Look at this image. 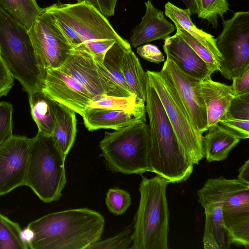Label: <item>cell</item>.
Returning a JSON list of instances; mask_svg holds the SVG:
<instances>
[{
    "label": "cell",
    "instance_id": "1f68e13d",
    "mask_svg": "<svg viewBox=\"0 0 249 249\" xmlns=\"http://www.w3.org/2000/svg\"><path fill=\"white\" fill-rule=\"evenodd\" d=\"M106 204L108 211L115 215L124 214L131 204L129 193L118 188H110L106 194Z\"/></svg>",
    "mask_w": 249,
    "mask_h": 249
},
{
    "label": "cell",
    "instance_id": "bcb514c9",
    "mask_svg": "<svg viewBox=\"0 0 249 249\" xmlns=\"http://www.w3.org/2000/svg\"><path fill=\"white\" fill-rule=\"evenodd\" d=\"M85 0L87 2H88V3H90V4H91L94 6V3H93L92 0Z\"/></svg>",
    "mask_w": 249,
    "mask_h": 249
},
{
    "label": "cell",
    "instance_id": "f546056e",
    "mask_svg": "<svg viewBox=\"0 0 249 249\" xmlns=\"http://www.w3.org/2000/svg\"><path fill=\"white\" fill-rule=\"evenodd\" d=\"M197 7V15L199 18L206 19L209 24L216 29L218 17L223 18L229 10V4L227 0H195Z\"/></svg>",
    "mask_w": 249,
    "mask_h": 249
},
{
    "label": "cell",
    "instance_id": "3957f363",
    "mask_svg": "<svg viewBox=\"0 0 249 249\" xmlns=\"http://www.w3.org/2000/svg\"><path fill=\"white\" fill-rule=\"evenodd\" d=\"M169 184L158 175L150 178L142 176L130 249L168 248L169 211L166 191Z\"/></svg>",
    "mask_w": 249,
    "mask_h": 249
},
{
    "label": "cell",
    "instance_id": "8d00e7d4",
    "mask_svg": "<svg viewBox=\"0 0 249 249\" xmlns=\"http://www.w3.org/2000/svg\"><path fill=\"white\" fill-rule=\"evenodd\" d=\"M116 42L114 39H98L83 43L85 49L96 59L103 62L107 51Z\"/></svg>",
    "mask_w": 249,
    "mask_h": 249
},
{
    "label": "cell",
    "instance_id": "603a6c76",
    "mask_svg": "<svg viewBox=\"0 0 249 249\" xmlns=\"http://www.w3.org/2000/svg\"><path fill=\"white\" fill-rule=\"evenodd\" d=\"M165 15L175 24L176 27L183 29L207 48L216 57L222 60L216 47L215 38L211 34L197 28L191 18L189 9H181L170 2L164 5Z\"/></svg>",
    "mask_w": 249,
    "mask_h": 249
},
{
    "label": "cell",
    "instance_id": "ffe728a7",
    "mask_svg": "<svg viewBox=\"0 0 249 249\" xmlns=\"http://www.w3.org/2000/svg\"><path fill=\"white\" fill-rule=\"evenodd\" d=\"M81 116L85 126L90 131L100 129L116 130L138 122H146L145 114L97 108H87Z\"/></svg>",
    "mask_w": 249,
    "mask_h": 249
},
{
    "label": "cell",
    "instance_id": "83f0119b",
    "mask_svg": "<svg viewBox=\"0 0 249 249\" xmlns=\"http://www.w3.org/2000/svg\"><path fill=\"white\" fill-rule=\"evenodd\" d=\"M130 47L129 43L123 44L116 41L106 53L103 62L113 81L129 96L133 94L129 91L124 80L121 62L124 51Z\"/></svg>",
    "mask_w": 249,
    "mask_h": 249
},
{
    "label": "cell",
    "instance_id": "d6986e66",
    "mask_svg": "<svg viewBox=\"0 0 249 249\" xmlns=\"http://www.w3.org/2000/svg\"><path fill=\"white\" fill-rule=\"evenodd\" d=\"M201 90L208 128L218 124L226 116L231 101L235 96L231 85L213 81L211 76L201 82Z\"/></svg>",
    "mask_w": 249,
    "mask_h": 249
},
{
    "label": "cell",
    "instance_id": "e0dca14e",
    "mask_svg": "<svg viewBox=\"0 0 249 249\" xmlns=\"http://www.w3.org/2000/svg\"><path fill=\"white\" fill-rule=\"evenodd\" d=\"M163 48L166 59L173 61L184 73L201 81L211 76L206 63L177 32L164 40Z\"/></svg>",
    "mask_w": 249,
    "mask_h": 249
},
{
    "label": "cell",
    "instance_id": "2e32d148",
    "mask_svg": "<svg viewBox=\"0 0 249 249\" xmlns=\"http://www.w3.org/2000/svg\"><path fill=\"white\" fill-rule=\"evenodd\" d=\"M224 227L232 244L249 249V188L230 196L222 209Z\"/></svg>",
    "mask_w": 249,
    "mask_h": 249
},
{
    "label": "cell",
    "instance_id": "4316f807",
    "mask_svg": "<svg viewBox=\"0 0 249 249\" xmlns=\"http://www.w3.org/2000/svg\"><path fill=\"white\" fill-rule=\"evenodd\" d=\"M89 108L122 111L130 113L145 114V102L133 94L128 97L102 95L92 98Z\"/></svg>",
    "mask_w": 249,
    "mask_h": 249
},
{
    "label": "cell",
    "instance_id": "4dcf8cb0",
    "mask_svg": "<svg viewBox=\"0 0 249 249\" xmlns=\"http://www.w3.org/2000/svg\"><path fill=\"white\" fill-rule=\"evenodd\" d=\"M176 28V32L204 60L212 73L219 71L221 60L216 57L186 31L179 27Z\"/></svg>",
    "mask_w": 249,
    "mask_h": 249
},
{
    "label": "cell",
    "instance_id": "8fae6325",
    "mask_svg": "<svg viewBox=\"0 0 249 249\" xmlns=\"http://www.w3.org/2000/svg\"><path fill=\"white\" fill-rule=\"evenodd\" d=\"M82 43L72 49L58 69L78 82L93 98L102 95L130 96L113 81L103 63L94 58Z\"/></svg>",
    "mask_w": 249,
    "mask_h": 249
},
{
    "label": "cell",
    "instance_id": "ee69618b",
    "mask_svg": "<svg viewBox=\"0 0 249 249\" xmlns=\"http://www.w3.org/2000/svg\"><path fill=\"white\" fill-rule=\"evenodd\" d=\"M34 237V232L29 227L27 226L25 228L21 230L20 233V238L22 241L26 244L28 247L29 244L33 240ZM29 248V247H28Z\"/></svg>",
    "mask_w": 249,
    "mask_h": 249
},
{
    "label": "cell",
    "instance_id": "7bdbcfd3",
    "mask_svg": "<svg viewBox=\"0 0 249 249\" xmlns=\"http://www.w3.org/2000/svg\"><path fill=\"white\" fill-rule=\"evenodd\" d=\"M238 179L249 184V160H248L239 169Z\"/></svg>",
    "mask_w": 249,
    "mask_h": 249
},
{
    "label": "cell",
    "instance_id": "9c48e42d",
    "mask_svg": "<svg viewBox=\"0 0 249 249\" xmlns=\"http://www.w3.org/2000/svg\"><path fill=\"white\" fill-rule=\"evenodd\" d=\"M223 27L215 38L222 57L219 71L231 81L249 67V11L234 13L231 18L223 20Z\"/></svg>",
    "mask_w": 249,
    "mask_h": 249
},
{
    "label": "cell",
    "instance_id": "cb8c5ba5",
    "mask_svg": "<svg viewBox=\"0 0 249 249\" xmlns=\"http://www.w3.org/2000/svg\"><path fill=\"white\" fill-rule=\"evenodd\" d=\"M77 133L75 112L57 104L55 120L51 136L55 144L67 156L72 148Z\"/></svg>",
    "mask_w": 249,
    "mask_h": 249
},
{
    "label": "cell",
    "instance_id": "277c9868",
    "mask_svg": "<svg viewBox=\"0 0 249 249\" xmlns=\"http://www.w3.org/2000/svg\"><path fill=\"white\" fill-rule=\"evenodd\" d=\"M0 57L24 91L41 89L45 70L39 63L28 30L0 7Z\"/></svg>",
    "mask_w": 249,
    "mask_h": 249
},
{
    "label": "cell",
    "instance_id": "8992f818",
    "mask_svg": "<svg viewBox=\"0 0 249 249\" xmlns=\"http://www.w3.org/2000/svg\"><path fill=\"white\" fill-rule=\"evenodd\" d=\"M99 146L101 156L110 170L125 175H142L149 172V140L146 122L105 132Z\"/></svg>",
    "mask_w": 249,
    "mask_h": 249
},
{
    "label": "cell",
    "instance_id": "f1b7e54d",
    "mask_svg": "<svg viewBox=\"0 0 249 249\" xmlns=\"http://www.w3.org/2000/svg\"><path fill=\"white\" fill-rule=\"evenodd\" d=\"M21 229L0 213V249H28L20 238Z\"/></svg>",
    "mask_w": 249,
    "mask_h": 249
},
{
    "label": "cell",
    "instance_id": "e575fe53",
    "mask_svg": "<svg viewBox=\"0 0 249 249\" xmlns=\"http://www.w3.org/2000/svg\"><path fill=\"white\" fill-rule=\"evenodd\" d=\"M218 124L240 140L249 138V120L226 116L219 121Z\"/></svg>",
    "mask_w": 249,
    "mask_h": 249
},
{
    "label": "cell",
    "instance_id": "30bf717a",
    "mask_svg": "<svg viewBox=\"0 0 249 249\" xmlns=\"http://www.w3.org/2000/svg\"><path fill=\"white\" fill-rule=\"evenodd\" d=\"M43 10L62 19L77 33L83 43L107 39L129 43L116 32L105 16L85 0L72 4L58 2Z\"/></svg>",
    "mask_w": 249,
    "mask_h": 249
},
{
    "label": "cell",
    "instance_id": "7a4b0ae2",
    "mask_svg": "<svg viewBox=\"0 0 249 249\" xmlns=\"http://www.w3.org/2000/svg\"><path fill=\"white\" fill-rule=\"evenodd\" d=\"M145 102L149 120V172L169 183L187 180L194 165L181 147L158 94L148 83Z\"/></svg>",
    "mask_w": 249,
    "mask_h": 249
},
{
    "label": "cell",
    "instance_id": "6da1fadb",
    "mask_svg": "<svg viewBox=\"0 0 249 249\" xmlns=\"http://www.w3.org/2000/svg\"><path fill=\"white\" fill-rule=\"evenodd\" d=\"M105 218L87 208L73 209L47 214L29 223L34 232L30 249H87L104 231Z\"/></svg>",
    "mask_w": 249,
    "mask_h": 249
},
{
    "label": "cell",
    "instance_id": "ab89813d",
    "mask_svg": "<svg viewBox=\"0 0 249 249\" xmlns=\"http://www.w3.org/2000/svg\"><path fill=\"white\" fill-rule=\"evenodd\" d=\"M231 85L235 96L249 92V67L242 73L232 78Z\"/></svg>",
    "mask_w": 249,
    "mask_h": 249
},
{
    "label": "cell",
    "instance_id": "ac0fdd59",
    "mask_svg": "<svg viewBox=\"0 0 249 249\" xmlns=\"http://www.w3.org/2000/svg\"><path fill=\"white\" fill-rule=\"evenodd\" d=\"M144 5L145 14L133 30L130 37L134 48L154 40H165L175 30V25L166 18L163 11L155 8L150 0Z\"/></svg>",
    "mask_w": 249,
    "mask_h": 249
},
{
    "label": "cell",
    "instance_id": "ba28073f",
    "mask_svg": "<svg viewBox=\"0 0 249 249\" xmlns=\"http://www.w3.org/2000/svg\"><path fill=\"white\" fill-rule=\"evenodd\" d=\"M249 188L238 179H227L223 176L208 179L197 191L198 202L204 209L205 222L203 237L205 249H229L232 244L223 223L222 209L231 196Z\"/></svg>",
    "mask_w": 249,
    "mask_h": 249
},
{
    "label": "cell",
    "instance_id": "4fadbf2b",
    "mask_svg": "<svg viewBox=\"0 0 249 249\" xmlns=\"http://www.w3.org/2000/svg\"><path fill=\"white\" fill-rule=\"evenodd\" d=\"M31 142L13 135L0 146V196L25 186Z\"/></svg>",
    "mask_w": 249,
    "mask_h": 249
},
{
    "label": "cell",
    "instance_id": "5b68a950",
    "mask_svg": "<svg viewBox=\"0 0 249 249\" xmlns=\"http://www.w3.org/2000/svg\"><path fill=\"white\" fill-rule=\"evenodd\" d=\"M66 157L51 136L38 132L31 138L25 186L44 203L58 201L62 196L67 182Z\"/></svg>",
    "mask_w": 249,
    "mask_h": 249
},
{
    "label": "cell",
    "instance_id": "7c38bea8",
    "mask_svg": "<svg viewBox=\"0 0 249 249\" xmlns=\"http://www.w3.org/2000/svg\"><path fill=\"white\" fill-rule=\"evenodd\" d=\"M28 32L39 63L45 70L59 68L73 48L43 8Z\"/></svg>",
    "mask_w": 249,
    "mask_h": 249
},
{
    "label": "cell",
    "instance_id": "74e56055",
    "mask_svg": "<svg viewBox=\"0 0 249 249\" xmlns=\"http://www.w3.org/2000/svg\"><path fill=\"white\" fill-rule=\"evenodd\" d=\"M47 13L51 17L55 24L64 35L72 48L75 47L83 43L77 33L62 19L55 15Z\"/></svg>",
    "mask_w": 249,
    "mask_h": 249
},
{
    "label": "cell",
    "instance_id": "d6a6232c",
    "mask_svg": "<svg viewBox=\"0 0 249 249\" xmlns=\"http://www.w3.org/2000/svg\"><path fill=\"white\" fill-rule=\"evenodd\" d=\"M133 228L128 226L123 231L104 240L94 243L87 249H127L130 248L132 244V233Z\"/></svg>",
    "mask_w": 249,
    "mask_h": 249
},
{
    "label": "cell",
    "instance_id": "f6af8a7d",
    "mask_svg": "<svg viewBox=\"0 0 249 249\" xmlns=\"http://www.w3.org/2000/svg\"><path fill=\"white\" fill-rule=\"evenodd\" d=\"M185 4L187 8L190 11L191 15L197 14V7L195 0H181Z\"/></svg>",
    "mask_w": 249,
    "mask_h": 249
},
{
    "label": "cell",
    "instance_id": "9a60e30c",
    "mask_svg": "<svg viewBox=\"0 0 249 249\" xmlns=\"http://www.w3.org/2000/svg\"><path fill=\"white\" fill-rule=\"evenodd\" d=\"M41 90L58 104L81 116L93 98L78 82L59 69L45 70Z\"/></svg>",
    "mask_w": 249,
    "mask_h": 249
},
{
    "label": "cell",
    "instance_id": "b9f144b4",
    "mask_svg": "<svg viewBox=\"0 0 249 249\" xmlns=\"http://www.w3.org/2000/svg\"><path fill=\"white\" fill-rule=\"evenodd\" d=\"M118 0H92L94 6L105 17L114 15Z\"/></svg>",
    "mask_w": 249,
    "mask_h": 249
},
{
    "label": "cell",
    "instance_id": "7402d4cb",
    "mask_svg": "<svg viewBox=\"0 0 249 249\" xmlns=\"http://www.w3.org/2000/svg\"><path fill=\"white\" fill-rule=\"evenodd\" d=\"M31 114L38 132L51 136L54 127L57 103L42 90L28 93Z\"/></svg>",
    "mask_w": 249,
    "mask_h": 249
},
{
    "label": "cell",
    "instance_id": "7dc6e473",
    "mask_svg": "<svg viewBox=\"0 0 249 249\" xmlns=\"http://www.w3.org/2000/svg\"><path fill=\"white\" fill-rule=\"evenodd\" d=\"M80 1L79 0H78V1Z\"/></svg>",
    "mask_w": 249,
    "mask_h": 249
},
{
    "label": "cell",
    "instance_id": "5bb4252c",
    "mask_svg": "<svg viewBox=\"0 0 249 249\" xmlns=\"http://www.w3.org/2000/svg\"><path fill=\"white\" fill-rule=\"evenodd\" d=\"M160 71L174 86L195 125L203 134L208 129V123L201 90L202 81L184 73L168 59Z\"/></svg>",
    "mask_w": 249,
    "mask_h": 249
},
{
    "label": "cell",
    "instance_id": "d4e9b609",
    "mask_svg": "<svg viewBox=\"0 0 249 249\" xmlns=\"http://www.w3.org/2000/svg\"><path fill=\"white\" fill-rule=\"evenodd\" d=\"M121 68L130 92L145 102L148 86L147 73L143 70L131 47L127 48L124 52Z\"/></svg>",
    "mask_w": 249,
    "mask_h": 249
},
{
    "label": "cell",
    "instance_id": "44dd1931",
    "mask_svg": "<svg viewBox=\"0 0 249 249\" xmlns=\"http://www.w3.org/2000/svg\"><path fill=\"white\" fill-rule=\"evenodd\" d=\"M207 131L202 137V147L209 162L225 160L240 141L219 124L209 126Z\"/></svg>",
    "mask_w": 249,
    "mask_h": 249
},
{
    "label": "cell",
    "instance_id": "484cf974",
    "mask_svg": "<svg viewBox=\"0 0 249 249\" xmlns=\"http://www.w3.org/2000/svg\"><path fill=\"white\" fill-rule=\"evenodd\" d=\"M0 7L27 30L42 10L36 0H0Z\"/></svg>",
    "mask_w": 249,
    "mask_h": 249
},
{
    "label": "cell",
    "instance_id": "d590c367",
    "mask_svg": "<svg viewBox=\"0 0 249 249\" xmlns=\"http://www.w3.org/2000/svg\"><path fill=\"white\" fill-rule=\"evenodd\" d=\"M226 116L249 120V92L235 96L232 99Z\"/></svg>",
    "mask_w": 249,
    "mask_h": 249
},
{
    "label": "cell",
    "instance_id": "52a82bcc",
    "mask_svg": "<svg viewBox=\"0 0 249 249\" xmlns=\"http://www.w3.org/2000/svg\"><path fill=\"white\" fill-rule=\"evenodd\" d=\"M148 83L160 100L178 142L190 161L198 164L204 158L202 134L195 125L175 88L161 71L147 70Z\"/></svg>",
    "mask_w": 249,
    "mask_h": 249
},
{
    "label": "cell",
    "instance_id": "836d02e7",
    "mask_svg": "<svg viewBox=\"0 0 249 249\" xmlns=\"http://www.w3.org/2000/svg\"><path fill=\"white\" fill-rule=\"evenodd\" d=\"M12 114V105L0 102V146L13 135Z\"/></svg>",
    "mask_w": 249,
    "mask_h": 249
},
{
    "label": "cell",
    "instance_id": "f35d334b",
    "mask_svg": "<svg viewBox=\"0 0 249 249\" xmlns=\"http://www.w3.org/2000/svg\"><path fill=\"white\" fill-rule=\"evenodd\" d=\"M137 53L143 59L151 62L160 64L164 61V56L158 47L151 44H146L137 49Z\"/></svg>",
    "mask_w": 249,
    "mask_h": 249
},
{
    "label": "cell",
    "instance_id": "60d3db41",
    "mask_svg": "<svg viewBox=\"0 0 249 249\" xmlns=\"http://www.w3.org/2000/svg\"><path fill=\"white\" fill-rule=\"evenodd\" d=\"M14 78L0 57V98L6 96L12 88Z\"/></svg>",
    "mask_w": 249,
    "mask_h": 249
}]
</instances>
